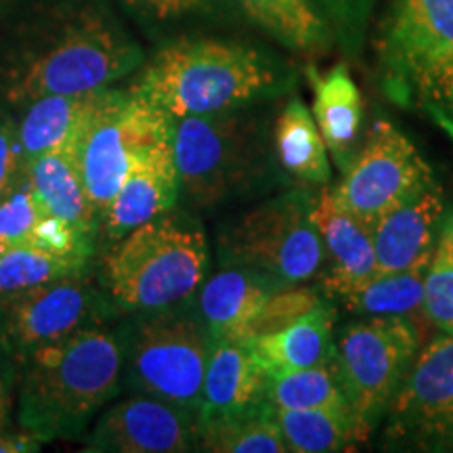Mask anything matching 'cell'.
<instances>
[{
	"label": "cell",
	"mask_w": 453,
	"mask_h": 453,
	"mask_svg": "<svg viewBox=\"0 0 453 453\" xmlns=\"http://www.w3.org/2000/svg\"><path fill=\"white\" fill-rule=\"evenodd\" d=\"M124 365L118 340L78 330L27 353L19 388V426L38 441L76 437L116 395Z\"/></svg>",
	"instance_id": "obj_1"
},
{
	"label": "cell",
	"mask_w": 453,
	"mask_h": 453,
	"mask_svg": "<svg viewBox=\"0 0 453 453\" xmlns=\"http://www.w3.org/2000/svg\"><path fill=\"white\" fill-rule=\"evenodd\" d=\"M258 50L220 41H179L162 49L130 93L170 118L226 111L275 87Z\"/></svg>",
	"instance_id": "obj_2"
},
{
	"label": "cell",
	"mask_w": 453,
	"mask_h": 453,
	"mask_svg": "<svg viewBox=\"0 0 453 453\" xmlns=\"http://www.w3.org/2000/svg\"><path fill=\"white\" fill-rule=\"evenodd\" d=\"M378 57L388 97L453 139V0H393Z\"/></svg>",
	"instance_id": "obj_3"
},
{
	"label": "cell",
	"mask_w": 453,
	"mask_h": 453,
	"mask_svg": "<svg viewBox=\"0 0 453 453\" xmlns=\"http://www.w3.org/2000/svg\"><path fill=\"white\" fill-rule=\"evenodd\" d=\"M206 237L166 212L128 231L105 257L107 290L128 309L160 311L189 298L206 275Z\"/></svg>",
	"instance_id": "obj_4"
},
{
	"label": "cell",
	"mask_w": 453,
	"mask_h": 453,
	"mask_svg": "<svg viewBox=\"0 0 453 453\" xmlns=\"http://www.w3.org/2000/svg\"><path fill=\"white\" fill-rule=\"evenodd\" d=\"M315 203L303 189L260 203L225 235V257L234 267L257 271L280 288L309 281L326 260Z\"/></svg>",
	"instance_id": "obj_5"
},
{
	"label": "cell",
	"mask_w": 453,
	"mask_h": 453,
	"mask_svg": "<svg viewBox=\"0 0 453 453\" xmlns=\"http://www.w3.org/2000/svg\"><path fill=\"white\" fill-rule=\"evenodd\" d=\"M418 349V334L401 315H372L340 334L334 365L353 413L357 443H364L382 420Z\"/></svg>",
	"instance_id": "obj_6"
},
{
	"label": "cell",
	"mask_w": 453,
	"mask_h": 453,
	"mask_svg": "<svg viewBox=\"0 0 453 453\" xmlns=\"http://www.w3.org/2000/svg\"><path fill=\"white\" fill-rule=\"evenodd\" d=\"M141 61L137 44L97 17H82L15 73L7 95L13 104H32L49 95L93 93L127 76Z\"/></svg>",
	"instance_id": "obj_7"
},
{
	"label": "cell",
	"mask_w": 453,
	"mask_h": 453,
	"mask_svg": "<svg viewBox=\"0 0 453 453\" xmlns=\"http://www.w3.org/2000/svg\"><path fill=\"white\" fill-rule=\"evenodd\" d=\"M174 118L134 93L104 88L73 143L90 203L104 217L141 150L173 137Z\"/></svg>",
	"instance_id": "obj_8"
},
{
	"label": "cell",
	"mask_w": 453,
	"mask_h": 453,
	"mask_svg": "<svg viewBox=\"0 0 453 453\" xmlns=\"http://www.w3.org/2000/svg\"><path fill=\"white\" fill-rule=\"evenodd\" d=\"M173 150L180 189L197 206L234 196L250 183L260 160L250 124L225 111L174 120Z\"/></svg>",
	"instance_id": "obj_9"
},
{
	"label": "cell",
	"mask_w": 453,
	"mask_h": 453,
	"mask_svg": "<svg viewBox=\"0 0 453 453\" xmlns=\"http://www.w3.org/2000/svg\"><path fill=\"white\" fill-rule=\"evenodd\" d=\"M211 334L191 319L160 315L147 321L130 340L128 380L143 395L200 413Z\"/></svg>",
	"instance_id": "obj_10"
},
{
	"label": "cell",
	"mask_w": 453,
	"mask_h": 453,
	"mask_svg": "<svg viewBox=\"0 0 453 453\" xmlns=\"http://www.w3.org/2000/svg\"><path fill=\"white\" fill-rule=\"evenodd\" d=\"M336 191L365 225H373L407 197L433 185V170L416 145L388 120L372 124L364 147Z\"/></svg>",
	"instance_id": "obj_11"
},
{
	"label": "cell",
	"mask_w": 453,
	"mask_h": 453,
	"mask_svg": "<svg viewBox=\"0 0 453 453\" xmlns=\"http://www.w3.org/2000/svg\"><path fill=\"white\" fill-rule=\"evenodd\" d=\"M388 411L393 437L420 447L453 445V334L418 350Z\"/></svg>",
	"instance_id": "obj_12"
},
{
	"label": "cell",
	"mask_w": 453,
	"mask_h": 453,
	"mask_svg": "<svg viewBox=\"0 0 453 453\" xmlns=\"http://www.w3.org/2000/svg\"><path fill=\"white\" fill-rule=\"evenodd\" d=\"M197 437L196 413L151 395L128 396L110 407L87 441V451L179 453Z\"/></svg>",
	"instance_id": "obj_13"
},
{
	"label": "cell",
	"mask_w": 453,
	"mask_h": 453,
	"mask_svg": "<svg viewBox=\"0 0 453 453\" xmlns=\"http://www.w3.org/2000/svg\"><path fill=\"white\" fill-rule=\"evenodd\" d=\"M9 342L30 350L82 330L93 313V288L82 271L57 277L4 300Z\"/></svg>",
	"instance_id": "obj_14"
},
{
	"label": "cell",
	"mask_w": 453,
	"mask_h": 453,
	"mask_svg": "<svg viewBox=\"0 0 453 453\" xmlns=\"http://www.w3.org/2000/svg\"><path fill=\"white\" fill-rule=\"evenodd\" d=\"M315 220L330 260L327 296L344 300L378 275L372 226L350 211L336 187H326L317 197Z\"/></svg>",
	"instance_id": "obj_15"
},
{
	"label": "cell",
	"mask_w": 453,
	"mask_h": 453,
	"mask_svg": "<svg viewBox=\"0 0 453 453\" xmlns=\"http://www.w3.org/2000/svg\"><path fill=\"white\" fill-rule=\"evenodd\" d=\"M179 189L173 137L141 150L104 214L107 234L120 240L128 231L170 212L177 203Z\"/></svg>",
	"instance_id": "obj_16"
},
{
	"label": "cell",
	"mask_w": 453,
	"mask_h": 453,
	"mask_svg": "<svg viewBox=\"0 0 453 453\" xmlns=\"http://www.w3.org/2000/svg\"><path fill=\"white\" fill-rule=\"evenodd\" d=\"M267 384L269 373L248 340L211 338L197 422L263 410L269 405Z\"/></svg>",
	"instance_id": "obj_17"
},
{
	"label": "cell",
	"mask_w": 453,
	"mask_h": 453,
	"mask_svg": "<svg viewBox=\"0 0 453 453\" xmlns=\"http://www.w3.org/2000/svg\"><path fill=\"white\" fill-rule=\"evenodd\" d=\"M443 196L437 185L407 197L372 225L378 275L426 267L437 246Z\"/></svg>",
	"instance_id": "obj_18"
},
{
	"label": "cell",
	"mask_w": 453,
	"mask_h": 453,
	"mask_svg": "<svg viewBox=\"0 0 453 453\" xmlns=\"http://www.w3.org/2000/svg\"><path fill=\"white\" fill-rule=\"evenodd\" d=\"M280 286L257 271L229 267L212 277L200 294V311L211 338H246L267 300Z\"/></svg>",
	"instance_id": "obj_19"
},
{
	"label": "cell",
	"mask_w": 453,
	"mask_h": 453,
	"mask_svg": "<svg viewBox=\"0 0 453 453\" xmlns=\"http://www.w3.org/2000/svg\"><path fill=\"white\" fill-rule=\"evenodd\" d=\"M336 311L326 296L309 313L281 330L248 340L254 355L269 373H281L332 361V330Z\"/></svg>",
	"instance_id": "obj_20"
},
{
	"label": "cell",
	"mask_w": 453,
	"mask_h": 453,
	"mask_svg": "<svg viewBox=\"0 0 453 453\" xmlns=\"http://www.w3.org/2000/svg\"><path fill=\"white\" fill-rule=\"evenodd\" d=\"M24 177L44 214L64 219L82 235H90L97 211L90 203L72 145L27 162Z\"/></svg>",
	"instance_id": "obj_21"
},
{
	"label": "cell",
	"mask_w": 453,
	"mask_h": 453,
	"mask_svg": "<svg viewBox=\"0 0 453 453\" xmlns=\"http://www.w3.org/2000/svg\"><path fill=\"white\" fill-rule=\"evenodd\" d=\"M101 90L78 95H49V97L32 101L24 120L17 127L24 166L36 160L38 156L76 143L88 116L97 105Z\"/></svg>",
	"instance_id": "obj_22"
},
{
	"label": "cell",
	"mask_w": 453,
	"mask_h": 453,
	"mask_svg": "<svg viewBox=\"0 0 453 453\" xmlns=\"http://www.w3.org/2000/svg\"><path fill=\"white\" fill-rule=\"evenodd\" d=\"M309 82L313 90V118L319 127L327 150L332 151L342 168L349 166L350 150L364 118V101L347 65H336L330 72L319 73L309 70Z\"/></svg>",
	"instance_id": "obj_23"
},
{
	"label": "cell",
	"mask_w": 453,
	"mask_h": 453,
	"mask_svg": "<svg viewBox=\"0 0 453 453\" xmlns=\"http://www.w3.org/2000/svg\"><path fill=\"white\" fill-rule=\"evenodd\" d=\"M275 150L281 166L307 185H326L332 177L327 145L313 111L300 99L283 107L275 122Z\"/></svg>",
	"instance_id": "obj_24"
},
{
	"label": "cell",
	"mask_w": 453,
	"mask_h": 453,
	"mask_svg": "<svg viewBox=\"0 0 453 453\" xmlns=\"http://www.w3.org/2000/svg\"><path fill=\"white\" fill-rule=\"evenodd\" d=\"M273 418L288 451L330 453L357 443L355 420L349 405L319 410H273Z\"/></svg>",
	"instance_id": "obj_25"
},
{
	"label": "cell",
	"mask_w": 453,
	"mask_h": 453,
	"mask_svg": "<svg viewBox=\"0 0 453 453\" xmlns=\"http://www.w3.org/2000/svg\"><path fill=\"white\" fill-rule=\"evenodd\" d=\"M197 443L217 453H283L288 451L271 405L263 410L197 422Z\"/></svg>",
	"instance_id": "obj_26"
},
{
	"label": "cell",
	"mask_w": 453,
	"mask_h": 453,
	"mask_svg": "<svg viewBox=\"0 0 453 453\" xmlns=\"http://www.w3.org/2000/svg\"><path fill=\"white\" fill-rule=\"evenodd\" d=\"M243 11L277 41L296 50L324 49L330 27L315 0H240Z\"/></svg>",
	"instance_id": "obj_27"
},
{
	"label": "cell",
	"mask_w": 453,
	"mask_h": 453,
	"mask_svg": "<svg viewBox=\"0 0 453 453\" xmlns=\"http://www.w3.org/2000/svg\"><path fill=\"white\" fill-rule=\"evenodd\" d=\"M87 257L57 254L34 243L0 242V296L4 300L41 283L82 271Z\"/></svg>",
	"instance_id": "obj_28"
},
{
	"label": "cell",
	"mask_w": 453,
	"mask_h": 453,
	"mask_svg": "<svg viewBox=\"0 0 453 453\" xmlns=\"http://www.w3.org/2000/svg\"><path fill=\"white\" fill-rule=\"evenodd\" d=\"M267 401L273 410H319L349 405L340 388L334 357L332 361L319 365L271 373Z\"/></svg>",
	"instance_id": "obj_29"
},
{
	"label": "cell",
	"mask_w": 453,
	"mask_h": 453,
	"mask_svg": "<svg viewBox=\"0 0 453 453\" xmlns=\"http://www.w3.org/2000/svg\"><path fill=\"white\" fill-rule=\"evenodd\" d=\"M426 267L376 275L361 290L344 298L347 307L361 315H410L422 309Z\"/></svg>",
	"instance_id": "obj_30"
},
{
	"label": "cell",
	"mask_w": 453,
	"mask_h": 453,
	"mask_svg": "<svg viewBox=\"0 0 453 453\" xmlns=\"http://www.w3.org/2000/svg\"><path fill=\"white\" fill-rule=\"evenodd\" d=\"M422 311L441 332L453 334V229L449 220L441 229L424 277Z\"/></svg>",
	"instance_id": "obj_31"
},
{
	"label": "cell",
	"mask_w": 453,
	"mask_h": 453,
	"mask_svg": "<svg viewBox=\"0 0 453 453\" xmlns=\"http://www.w3.org/2000/svg\"><path fill=\"white\" fill-rule=\"evenodd\" d=\"M321 298H324V294H319L317 288H307L303 283L300 286L281 288V290H277L267 300V304H265L257 319H254L250 330H248V336L243 340L265 336V334L277 332L281 327L290 326L298 317L309 313Z\"/></svg>",
	"instance_id": "obj_32"
},
{
	"label": "cell",
	"mask_w": 453,
	"mask_h": 453,
	"mask_svg": "<svg viewBox=\"0 0 453 453\" xmlns=\"http://www.w3.org/2000/svg\"><path fill=\"white\" fill-rule=\"evenodd\" d=\"M42 208L24 180L13 194L0 200V242L3 243H30L32 231Z\"/></svg>",
	"instance_id": "obj_33"
},
{
	"label": "cell",
	"mask_w": 453,
	"mask_h": 453,
	"mask_svg": "<svg viewBox=\"0 0 453 453\" xmlns=\"http://www.w3.org/2000/svg\"><path fill=\"white\" fill-rule=\"evenodd\" d=\"M376 0H319L330 21L336 26L340 41L347 49H357L364 36V27Z\"/></svg>",
	"instance_id": "obj_34"
},
{
	"label": "cell",
	"mask_w": 453,
	"mask_h": 453,
	"mask_svg": "<svg viewBox=\"0 0 453 453\" xmlns=\"http://www.w3.org/2000/svg\"><path fill=\"white\" fill-rule=\"evenodd\" d=\"M19 177H24V157H21L17 127L0 116V200L19 187Z\"/></svg>",
	"instance_id": "obj_35"
},
{
	"label": "cell",
	"mask_w": 453,
	"mask_h": 453,
	"mask_svg": "<svg viewBox=\"0 0 453 453\" xmlns=\"http://www.w3.org/2000/svg\"><path fill=\"white\" fill-rule=\"evenodd\" d=\"M127 3L164 19V17H174L200 7L203 0H127Z\"/></svg>",
	"instance_id": "obj_36"
},
{
	"label": "cell",
	"mask_w": 453,
	"mask_h": 453,
	"mask_svg": "<svg viewBox=\"0 0 453 453\" xmlns=\"http://www.w3.org/2000/svg\"><path fill=\"white\" fill-rule=\"evenodd\" d=\"M42 441H38L32 434L21 433L15 437H7L0 433V453H21V451H36Z\"/></svg>",
	"instance_id": "obj_37"
},
{
	"label": "cell",
	"mask_w": 453,
	"mask_h": 453,
	"mask_svg": "<svg viewBox=\"0 0 453 453\" xmlns=\"http://www.w3.org/2000/svg\"><path fill=\"white\" fill-rule=\"evenodd\" d=\"M9 405H11L9 393H7V388H4V384L0 382V420H3V418L7 416V411H9Z\"/></svg>",
	"instance_id": "obj_38"
},
{
	"label": "cell",
	"mask_w": 453,
	"mask_h": 453,
	"mask_svg": "<svg viewBox=\"0 0 453 453\" xmlns=\"http://www.w3.org/2000/svg\"><path fill=\"white\" fill-rule=\"evenodd\" d=\"M449 223H451V229H453V217H451V219H449Z\"/></svg>",
	"instance_id": "obj_39"
}]
</instances>
